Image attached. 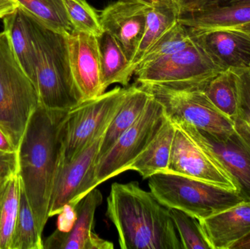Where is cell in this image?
<instances>
[{"mask_svg": "<svg viewBox=\"0 0 250 249\" xmlns=\"http://www.w3.org/2000/svg\"><path fill=\"white\" fill-rule=\"evenodd\" d=\"M67 38L72 74L82 101L105 93L98 38L76 30Z\"/></svg>", "mask_w": 250, "mask_h": 249, "instance_id": "4fadbf2b", "label": "cell"}, {"mask_svg": "<svg viewBox=\"0 0 250 249\" xmlns=\"http://www.w3.org/2000/svg\"><path fill=\"white\" fill-rule=\"evenodd\" d=\"M192 39L223 70H250V37L234 29H192Z\"/></svg>", "mask_w": 250, "mask_h": 249, "instance_id": "9a60e30c", "label": "cell"}, {"mask_svg": "<svg viewBox=\"0 0 250 249\" xmlns=\"http://www.w3.org/2000/svg\"><path fill=\"white\" fill-rule=\"evenodd\" d=\"M250 0H204L201 7L196 10L223 8V7H229L238 5V4H245V3L250 2Z\"/></svg>", "mask_w": 250, "mask_h": 249, "instance_id": "836d02e7", "label": "cell"}, {"mask_svg": "<svg viewBox=\"0 0 250 249\" xmlns=\"http://www.w3.org/2000/svg\"><path fill=\"white\" fill-rule=\"evenodd\" d=\"M149 7L135 0H119L107 6L100 14L104 32L116 39L129 63L144 35Z\"/></svg>", "mask_w": 250, "mask_h": 249, "instance_id": "5bb4252c", "label": "cell"}, {"mask_svg": "<svg viewBox=\"0 0 250 249\" xmlns=\"http://www.w3.org/2000/svg\"><path fill=\"white\" fill-rule=\"evenodd\" d=\"M167 171L236 191L231 178L176 126Z\"/></svg>", "mask_w": 250, "mask_h": 249, "instance_id": "7c38bea8", "label": "cell"}, {"mask_svg": "<svg viewBox=\"0 0 250 249\" xmlns=\"http://www.w3.org/2000/svg\"><path fill=\"white\" fill-rule=\"evenodd\" d=\"M32 17L37 50L35 86L40 105L54 111H70L82 99L72 74L67 35Z\"/></svg>", "mask_w": 250, "mask_h": 249, "instance_id": "3957f363", "label": "cell"}, {"mask_svg": "<svg viewBox=\"0 0 250 249\" xmlns=\"http://www.w3.org/2000/svg\"><path fill=\"white\" fill-rule=\"evenodd\" d=\"M22 190L19 168L0 179V249H10Z\"/></svg>", "mask_w": 250, "mask_h": 249, "instance_id": "7402d4cb", "label": "cell"}, {"mask_svg": "<svg viewBox=\"0 0 250 249\" xmlns=\"http://www.w3.org/2000/svg\"><path fill=\"white\" fill-rule=\"evenodd\" d=\"M106 215L122 249H183L169 209L137 181L111 185Z\"/></svg>", "mask_w": 250, "mask_h": 249, "instance_id": "7a4b0ae2", "label": "cell"}, {"mask_svg": "<svg viewBox=\"0 0 250 249\" xmlns=\"http://www.w3.org/2000/svg\"><path fill=\"white\" fill-rule=\"evenodd\" d=\"M173 124L231 178L245 201H250V146L239 133L234 130L230 134L218 136L188 123Z\"/></svg>", "mask_w": 250, "mask_h": 249, "instance_id": "30bf717a", "label": "cell"}, {"mask_svg": "<svg viewBox=\"0 0 250 249\" xmlns=\"http://www.w3.org/2000/svg\"><path fill=\"white\" fill-rule=\"evenodd\" d=\"M202 91L220 112L233 121L237 114L239 99V80L234 69L220 72Z\"/></svg>", "mask_w": 250, "mask_h": 249, "instance_id": "d4e9b609", "label": "cell"}, {"mask_svg": "<svg viewBox=\"0 0 250 249\" xmlns=\"http://www.w3.org/2000/svg\"><path fill=\"white\" fill-rule=\"evenodd\" d=\"M18 168V152L16 153L0 152V179Z\"/></svg>", "mask_w": 250, "mask_h": 249, "instance_id": "d6a6232c", "label": "cell"}, {"mask_svg": "<svg viewBox=\"0 0 250 249\" xmlns=\"http://www.w3.org/2000/svg\"><path fill=\"white\" fill-rule=\"evenodd\" d=\"M67 111L40 105L18 148L19 174L41 233L49 219L50 204L62 154V128Z\"/></svg>", "mask_w": 250, "mask_h": 249, "instance_id": "6da1fadb", "label": "cell"}, {"mask_svg": "<svg viewBox=\"0 0 250 249\" xmlns=\"http://www.w3.org/2000/svg\"><path fill=\"white\" fill-rule=\"evenodd\" d=\"M42 235L23 188L10 249H43Z\"/></svg>", "mask_w": 250, "mask_h": 249, "instance_id": "484cf974", "label": "cell"}, {"mask_svg": "<svg viewBox=\"0 0 250 249\" xmlns=\"http://www.w3.org/2000/svg\"><path fill=\"white\" fill-rule=\"evenodd\" d=\"M183 249H211L199 220L182 211L169 209Z\"/></svg>", "mask_w": 250, "mask_h": 249, "instance_id": "f546056e", "label": "cell"}, {"mask_svg": "<svg viewBox=\"0 0 250 249\" xmlns=\"http://www.w3.org/2000/svg\"><path fill=\"white\" fill-rule=\"evenodd\" d=\"M239 80L237 114L233 119L234 129L250 146V70L234 69Z\"/></svg>", "mask_w": 250, "mask_h": 249, "instance_id": "4dcf8cb0", "label": "cell"}, {"mask_svg": "<svg viewBox=\"0 0 250 249\" xmlns=\"http://www.w3.org/2000/svg\"><path fill=\"white\" fill-rule=\"evenodd\" d=\"M167 119L161 104L151 96L141 115L117 140L114 146L98 159L92 190L125 171L145 150Z\"/></svg>", "mask_w": 250, "mask_h": 249, "instance_id": "ba28073f", "label": "cell"}, {"mask_svg": "<svg viewBox=\"0 0 250 249\" xmlns=\"http://www.w3.org/2000/svg\"><path fill=\"white\" fill-rule=\"evenodd\" d=\"M3 178H4V177H3Z\"/></svg>", "mask_w": 250, "mask_h": 249, "instance_id": "60d3db41", "label": "cell"}, {"mask_svg": "<svg viewBox=\"0 0 250 249\" xmlns=\"http://www.w3.org/2000/svg\"><path fill=\"white\" fill-rule=\"evenodd\" d=\"M148 179L150 192L161 204L198 220L245 201L236 190L170 171L157 172Z\"/></svg>", "mask_w": 250, "mask_h": 249, "instance_id": "277c9868", "label": "cell"}, {"mask_svg": "<svg viewBox=\"0 0 250 249\" xmlns=\"http://www.w3.org/2000/svg\"><path fill=\"white\" fill-rule=\"evenodd\" d=\"M178 16L179 13L174 7L163 2L148 8L144 35L128 68L131 77L134 76L137 65L143 56L176 23Z\"/></svg>", "mask_w": 250, "mask_h": 249, "instance_id": "603a6c76", "label": "cell"}, {"mask_svg": "<svg viewBox=\"0 0 250 249\" xmlns=\"http://www.w3.org/2000/svg\"><path fill=\"white\" fill-rule=\"evenodd\" d=\"M250 249V232L246 236L239 240L231 246L230 249Z\"/></svg>", "mask_w": 250, "mask_h": 249, "instance_id": "74e56055", "label": "cell"}, {"mask_svg": "<svg viewBox=\"0 0 250 249\" xmlns=\"http://www.w3.org/2000/svg\"><path fill=\"white\" fill-rule=\"evenodd\" d=\"M211 249H230L250 232V201L199 220Z\"/></svg>", "mask_w": 250, "mask_h": 249, "instance_id": "2e32d148", "label": "cell"}, {"mask_svg": "<svg viewBox=\"0 0 250 249\" xmlns=\"http://www.w3.org/2000/svg\"><path fill=\"white\" fill-rule=\"evenodd\" d=\"M151 97V94L138 83L126 88L124 99L103 139L98 158L108 152L135 123Z\"/></svg>", "mask_w": 250, "mask_h": 249, "instance_id": "d6986e66", "label": "cell"}, {"mask_svg": "<svg viewBox=\"0 0 250 249\" xmlns=\"http://www.w3.org/2000/svg\"><path fill=\"white\" fill-rule=\"evenodd\" d=\"M39 105L36 87L18 61L8 35L3 30L0 32V127L17 148Z\"/></svg>", "mask_w": 250, "mask_h": 249, "instance_id": "5b68a950", "label": "cell"}, {"mask_svg": "<svg viewBox=\"0 0 250 249\" xmlns=\"http://www.w3.org/2000/svg\"><path fill=\"white\" fill-rule=\"evenodd\" d=\"M19 7L15 0H0V19L13 13Z\"/></svg>", "mask_w": 250, "mask_h": 249, "instance_id": "8d00e7d4", "label": "cell"}, {"mask_svg": "<svg viewBox=\"0 0 250 249\" xmlns=\"http://www.w3.org/2000/svg\"><path fill=\"white\" fill-rule=\"evenodd\" d=\"M0 152L6 153H16L17 146L15 145L8 134L0 127Z\"/></svg>", "mask_w": 250, "mask_h": 249, "instance_id": "e575fe53", "label": "cell"}, {"mask_svg": "<svg viewBox=\"0 0 250 249\" xmlns=\"http://www.w3.org/2000/svg\"><path fill=\"white\" fill-rule=\"evenodd\" d=\"M135 1L142 3V4H146L148 7H154V6L157 5L161 2L160 0H135Z\"/></svg>", "mask_w": 250, "mask_h": 249, "instance_id": "f35d334b", "label": "cell"}, {"mask_svg": "<svg viewBox=\"0 0 250 249\" xmlns=\"http://www.w3.org/2000/svg\"><path fill=\"white\" fill-rule=\"evenodd\" d=\"M194 40V39H193ZM223 69L194 40L182 51L136 69V83L161 85L176 89H203Z\"/></svg>", "mask_w": 250, "mask_h": 249, "instance_id": "8992f818", "label": "cell"}, {"mask_svg": "<svg viewBox=\"0 0 250 249\" xmlns=\"http://www.w3.org/2000/svg\"><path fill=\"white\" fill-rule=\"evenodd\" d=\"M126 92V88L117 86L67 111L62 128L60 162L71 160L109 125Z\"/></svg>", "mask_w": 250, "mask_h": 249, "instance_id": "52a82bcc", "label": "cell"}, {"mask_svg": "<svg viewBox=\"0 0 250 249\" xmlns=\"http://www.w3.org/2000/svg\"><path fill=\"white\" fill-rule=\"evenodd\" d=\"M230 29H236V30L240 31V32H244V33L249 35L250 37V23L242 25V26H237V27L230 28Z\"/></svg>", "mask_w": 250, "mask_h": 249, "instance_id": "ab89813d", "label": "cell"}, {"mask_svg": "<svg viewBox=\"0 0 250 249\" xmlns=\"http://www.w3.org/2000/svg\"><path fill=\"white\" fill-rule=\"evenodd\" d=\"M108 126L71 160L60 162L51 195L50 218L60 214L67 205L76 207L92 191L95 165Z\"/></svg>", "mask_w": 250, "mask_h": 249, "instance_id": "8fae6325", "label": "cell"}, {"mask_svg": "<svg viewBox=\"0 0 250 249\" xmlns=\"http://www.w3.org/2000/svg\"><path fill=\"white\" fill-rule=\"evenodd\" d=\"M141 86L161 104L172 122L188 123L218 136L235 130L233 121L213 105L202 89H176L154 84Z\"/></svg>", "mask_w": 250, "mask_h": 249, "instance_id": "9c48e42d", "label": "cell"}, {"mask_svg": "<svg viewBox=\"0 0 250 249\" xmlns=\"http://www.w3.org/2000/svg\"><path fill=\"white\" fill-rule=\"evenodd\" d=\"M193 42L188 27L177 20L143 56L136 69L144 67L162 57L182 51Z\"/></svg>", "mask_w": 250, "mask_h": 249, "instance_id": "83f0119b", "label": "cell"}, {"mask_svg": "<svg viewBox=\"0 0 250 249\" xmlns=\"http://www.w3.org/2000/svg\"><path fill=\"white\" fill-rule=\"evenodd\" d=\"M204 0H178L179 15L185 12L194 11L201 7Z\"/></svg>", "mask_w": 250, "mask_h": 249, "instance_id": "d590c367", "label": "cell"}, {"mask_svg": "<svg viewBox=\"0 0 250 249\" xmlns=\"http://www.w3.org/2000/svg\"><path fill=\"white\" fill-rule=\"evenodd\" d=\"M63 2L74 30L97 38L103 35L100 15L86 0H63Z\"/></svg>", "mask_w": 250, "mask_h": 249, "instance_id": "f1b7e54d", "label": "cell"}, {"mask_svg": "<svg viewBox=\"0 0 250 249\" xmlns=\"http://www.w3.org/2000/svg\"><path fill=\"white\" fill-rule=\"evenodd\" d=\"M2 20L4 30L8 35L15 55L35 86L37 50L32 16L19 7Z\"/></svg>", "mask_w": 250, "mask_h": 249, "instance_id": "ac0fdd59", "label": "cell"}, {"mask_svg": "<svg viewBox=\"0 0 250 249\" xmlns=\"http://www.w3.org/2000/svg\"><path fill=\"white\" fill-rule=\"evenodd\" d=\"M76 219V207L67 205L59 214L57 230L63 232H69L73 228Z\"/></svg>", "mask_w": 250, "mask_h": 249, "instance_id": "1f68e13d", "label": "cell"}, {"mask_svg": "<svg viewBox=\"0 0 250 249\" xmlns=\"http://www.w3.org/2000/svg\"><path fill=\"white\" fill-rule=\"evenodd\" d=\"M103 194L96 188L89 192L76 207V219L69 232L54 231L45 241L44 249H89L93 232L95 213L102 204Z\"/></svg>", "mask_w": 250, "mask_h": 249, "instance_id": "e0dca14e", "label": "cell"}, {"mask_svg": "<svg viewBox=\"0 0 250 249\" xmlns=\"http://www.w3.org/2000/svg\"><path fill=\"white\" fill-rule=\"evenodd\" d=\"M176 126L169 118L165 121L145 150L131 164L128 171H136L143 178L167 171Z\"/></svg>", "mask_w": 250, "mask_h": 249, "instance_id": "44dd1931", "label": "cell"}, {"mask_svg": "<svg viewBox=\"0 0 250 249\" xmlns=\"http://www.w3.org/2000/svg\"><path fill=\"white\" fill-rule=\"evenodd\" d=\"M98 38L101 55L103 91L105 92L106 89L114 83L127 86L132 77L128 72L129 62L124 51L108 32H104Z\"/></svg>", "mask_w": 250, "mask_h": 249, "instance_id": "cb8c5ba5", "label": "cell"}, {"mask_svg": "<svg viewBox=\"0 0 250 249\" xmlns=\"http://www.w3.org/2000/svg\"><path fill=\"white\" fill-rule=\"evenodd\" d=\"M19 7L43 23L47 27L70 35L74 31L63 0H15Z\"/></svg>", "mask_w": 250, "mask_h": 249, "instance_id": "4316f807", "label": "cell"}, {"mask_svg": "<svg viewBox=\"0 0 250 249\" xmlns=\"http://www.w3.org/2000/svg\"><path fill=\"white\" fill-rule=\"evenodd\" d=\"M178 21L192 29H230L250 23V1L223 8L185 12Z\"/></svg>", "mask_w": 250, "mask_h": 249, "instance_id": "ffe728a7", "label": "cell"}]
</instances>
